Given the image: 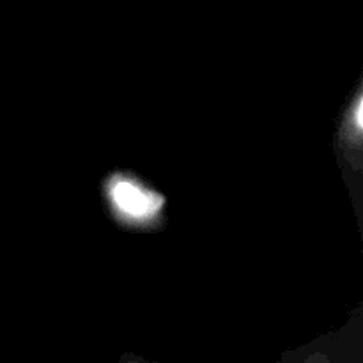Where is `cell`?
<instances>
[{
    "label": "cell",
    "mask_w": 363,
    "mask_h": 363,
    "mask_svg": "<svg viewBox=\"0 0 363 363\" xmlns=\"http://www.w3.org/2000/svg\"><path fill=\"white\" fill-rule=\"evenodd\" d=\"M108 211L124 227L149 229L162 220L167 201L160 191L137 176L116 172L103 186Z\"/></svg>",
    "instance_id": "1"
},
{
    "label": "cell",
    "mask_w": 363,
    "mask_h": 363,
    "mask_svg": "<svg viewBox=\"0 0 363 363\" xmlns=\"http://www.w3.org/2000/svg\"><path fill=\"white\" fill-rule=\"evenodd\" d=\"M362 113H363L362 89H357L350 106H347L346 113H344L342 128H340V140H342V144L346 145L347 151L360 152L362 149V131H363Z\"/></svg>",
    "instance_id": "2"
},
{
    "label": "cell",
    "mask_w": 363,
    "mask_h": 363,
    "mask_svg": "<svg viewBox=\"0 0 363 363\" xmlns=\"http://www.w3.org/2000/svg\"><path fill=\"white\" fill-rule=\"evenodd\" d=\"M293 363H340L335 358L326 357L325 353H311L308 357L300 358V360H294Z\"/></svg>",
    "instance_id": "3"
},
{
    "label": "cell",
    "mask_w": 363,
    "mask_h": 363,
    "mask_svg": "<svg viewBox=\"0 0 363 363\" xmlns=\"http://www.w3.org/2000/svg\"><path fill=\"white\" fill-rule=\"evenodd\" d=\"M121 363H149V362H144V360H140V358L130 357V354H126V357H124L123 360H121Z\"/></svg>",
    "instance_id": "4"
}]
</instances>
